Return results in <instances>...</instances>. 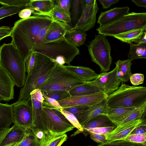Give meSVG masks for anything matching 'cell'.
<instances>
[{"mask_svg": "<svg viewBox=\"0 0 146 146\" xmlns=\"http://www.w3.org/2000/svg\"><path fill=\"white\" fill-rule=\"evenodd\" d=\"M53 20L47 16L34 15L15 23L10 35L11 43L24 60L35 46L42 42Z\"/></svg>", "mask_w": 146, "mask_h": 146, "instance_id": "6da1fadb", "label": "cell"}, {"mask_svg": "<svg viewBox=\"0 0 146 146\" xmlns=\"http://www.w3.org/2000/svg\"><path fill=\"white\" fill-rule=\"evenodd\" d=\"M55 63L46 56L36 52L35 63L28 73L25 84L21 90L18 101L27 100L33 91L38 89L44 83Z\"/></svg>", "mask_w": 146, "mask_h": 146, "instance_id": "7a4b0ae2", "label": "cell"}, {"mask_svg": "<svg viewBox=\"0 0 146 146\" xmlns=\"http://www.w3.org/2000/svg\"><path fill=\"white\" fill-rule=\"evenodd\" d=\"M0 64L10 75L15 86L22 87L27 77L25 60L12 43H4L0 47Z\"/></svg>", "mask_w": 146, "mask_h": 146, "instance_id": "3957f363", "label": "cell"}, {"mask_svg": "<svg viewBox=\"0 0 146 146\" xmlns=\"http://www.w3.org/2000/svg\"><path fill=\"white\" fill-rule=\"evenodd\" d=\"M33 51L40 53L60 65H69L76 56L80 54L79 49L68 42L66 37L47 43L37 44Z\"/></svg>", "mask_w": 146, "mask_h": 146, "instance_id": "277c9868", "label": "cell"}, {"mask_svg": "<svg viewBox=\"0 0 146 146\" xmlns=\"http://www.w3.org/2000/svg\"><path fill=\"white\" fill-rule=\"evenodd\" d=\"M146 103V88L122 84L107 98L108 108H137Z\"/></svg>", "mask_w": 146, "mask_h": 146, "instance_id": "5b68a950", "label": "cell"}, {"mask_svg": "<svg viewBox=\"0 0 146 146\" xmlns=\"http://www.w3.org/2000/svg\"><path fill=\"white\" fill-rule=\"evenodd\" d=\"M85 82L67 70L64 65L56 63L47 80L38 89L41 91L59 90L69 91Z\"/></svg>", "mask_w": 146, "mask_h": 146, "instance_id": "8992f818", "label": "cell"}, {"mask_svg": "<svg viewBox=\"0 0 146 146\" xmlns=\"http://www.w3.org/2000/svg\"><path fill=\"white\" fill-rule=\"evenodd\" d=\"M146 27V13L132 12L108 24L100 26L96 30L105 36L115 35L134 29Z\"/></svg>", "mask_w": 146, "mask_h": 146, "instance_id": "52a82bcc", "label": "cell"}, {"mask_svg": "<svg viewBox=\"0 0 146 146\" xmlns=\"http://www.w3.org/2000/svg\"><path fill=\"white\" fill-rule=\"evenodd\" d=\"M111 49L106 36L100 34L95 35L88 46L92 61L99 66L102 72L110 70L112 62Z\"/></svg>", "mask_w": 146, "mask_h": 146, "instance_id": "ba28073f", "label": "cell"}, {"mask_svg": "<svg viewBox=\"0 0 146 146\" xmlns=\"http://www.w3.org/2000/svg\"><path fill=\"white\" fill-rule=\"evenodd\" d=\"M42 115L44 126L52 135H62L75 128L68 121L61 118L50 108L42 106Z\"/></svg>", "mask_w": 146, "mask_h": 146, "instance_id": "9c48e42d", "label": "cell"}, {"mask_svg": "<svg viewBox=\"0 0 146 146\" xmlns=\"http://www.w3.org/2000/svg\"><path fill=\"white\" fill-rule=\"evenodd\" d=\"M11 105L13 122L25 129H31L33 113L30 98L26 101H17Z\"/></svg>", "mask_w": 146, "mask_h": 146, "instance_id": "30bf717a", "label": "cell"}, {"mask_svg": "<svg viewBox=\"0 0 146 146\" xmlns=\"http://www.w3.org/2000/svg\"><path fill=\"white\" fill-rule=\"evenodd\" d=\"M31 100L33 113V126L31 130L35 134L39 131L46 133L48 131L44 125L42 115V104L44 98L38 89L33 91L29 98Z\"/></svg>", "mask_w": 146, "mask_h": 146, "instance_id": "8fae6325", "label": "cell"}, {"mask_svg": "<svg viewBox=\"0 0 146 146\" xmlns=\"http://www.w3.org/2000/svg\"><path fill=\"white\" fill-rule=\"evenodd\" d=\"M82 9L81 17L78 21L73 27L69 30H81L87 31L93 28L96 21V15L99 8L97 1L92 5L85 3L82 0Z\"/></svg>", "mask_w": 146, "mask_h": 146, "instance_id": "7c38bea8", "label": "cell"}, {"mask_svg": "<svg viewBox=\"0 0 146 146\" xmlns=\"http://www.w3.org/2000/svg\"><path fill=\"white\" fill-rule=\"evenodd\" d=\"M117 67L116 66L112 71L102 72L92 80L104 93L109 95L118 89L121 82L117 76Z\"/></svg>", "mask_w": 146, "mask_h": 146, "instance_id": "4fadbf2b", "label": "cell"}, {"mask_svg": "<svg viewBox=\"0 0 146 146\" xmlns=\"http://www.w3.org/2000/svg\"><path fill=\"white\" fill-rule=\"evenodd\" d=\"M108 96L101 92L89 95L72 96L58 102L63 108L75 106L91 107L101 102Z\"/></svg>", "mask_w": 146, "mask_h": 146, "instance_id": "5bb4252c", "label": "cell"}, {"mask_svg": "<svg viewBox=\"0 0 146 146\" xmlns=\"http://www.w3.org/2000/svg\"><path fill=\"white\" fill-rule=\"evenodd\" d=\"M15 83L5 68L0 64V96L4 101L14 98Z\"/></svg>", "mask_w": 146, "mask_h": 146, "instance_id": "9a60e30c", "label": "cell"}, {"mask_svg": "<svg viewBox=\"0 0 146 146\" xmlns=\"http://www.w3.org/2000/svg\"><path fill=\"white\" fill-rule=\"evenodd\" d=\"M70 28L68 24L53 20L41 42L47 43L61 39L65 36Z\"/></svg>", "mask_w": 146, "mask_h": 146, "instance_id": "2e32d148", "label": "cell"}, {"mask_svg": "<svg viewBox=\"0 0 146 146\" xmlns=\"http://www.w3.org/2000/svg\"><path fill=\"white\" fill-rule=\"evenodd\" d=\"M129 8L127 6L115 7L104 12H102L97 23L102 26L113 22L129 13Z\"/></svg>", "mask_w": 146, "mask_h": 146, "instance_id": "e0dca14e", "label": "cell"}, {"mask_svg": "<svg viewBox=\"0 0 146 146\" xmlns=\"http://www.w3.org/2000/svg\"><path fill=\"white\" fill-rule=\"evenodd\" d=\"M107 98L101 102L90 107L82 115L78 121L83 126L89 121L100 114H106L108 108Z\"/></svg>", "mask_w": 146, "mask_h": 146, "instance_id": "ac0fdd59", "label": "cell"}, {"mask_svg": "<svg viewBox=\"0 0 146 146\" xmlns=\"http://www.w3.org/2000/svg\"><path fill=\"white\" fill-rule=\"evenodd\" d=\"M28 129L14 124L0 142V146L21 143L27 136Z\"/></svg>", "mask_w": 146, "mask_h": 146, "instance_id": "d6986e66", "label": "cell"}, {"mask_svg": "<svg viewBox=\"0 0 146 146\" xmlns=\"http://www.w3.org/2000/svg\"><path fill=\"white\" fill-rule=\"evenodd\" d=\"M54 1L52 0H30L25 6L34 11V15L45 16L49 13L55 6Z\"/></svg>", "mask_w": 146, "mask_h": 146, "instance_id": "ffe728a7", "label": "cell"}, {"mask_svg": "<svg viewBox=\"0 0 146 146\" xmlns=\"http://www.w3.org/2000/svg\"><path fill=\"white\" fill-rule=\"evenodd\" d=\"M69 92L71 97L89 95L104 92L102 90L93 80L85 82L69 91Z\"/></svg>", "mask_w": 146, "mask_h": 146, "instance_id": "44dd1931", "label": "cell"}, {"mask_svg": "<svg viewBox=\"0 0 146 146\" xmlns=\"http://www.w3.org/2000/svg\"><path fill=\"white\" fill-rule=\"evenodd\" d=\"M137 108H108L106 115L117 126L122 122Z\"/></svg>", "mask_w": 146, "mask_h": 146, "instance_id": "7402d4cb", "label": "cell"}, {"mask_svg": "<svg viewBox=\"0 0 146 146\" xmlns=\"http://www.w3.org/2000/svg\"><path fill=\"white\" fill-rule=\"evenodd\" d=\"M113 126H116L110 120L106 114H100L83 126V130L81 133L86 136L89 130L99 127Z\"/></svg>", "mask_w": 146, "mask_h": 146, "instance_id": "603a6c76", "label": "cell"}, {"mask_svg": "<svg viewBox=\"0 0 146 146\" xmlns=\"http://www.w3.org/2000/svg\"><path fill=\"white\" fill-rule=\"evenodd\" d=\"M68 70L75 74L85 82L94 80L98 74L91 68L83 66L64 65Z\"/></svg>", "mask_w": 146, "mask_h": 146, "instance_id": "cb8c5ba5", "label": "cell"}, {"mask_svg": "<svg viewBox=\"0 0 146 146\" xmlns=\"http://www.w3.org/2000/svg\"><path fill=\"white\" fill-rule=\"evenodd\" d=\"M145 121V120L142 118L131 123L116 133L109 135L106 143L125 139L135 128Z\"/></svg>", "mask_w": 146, "mask_h": 146, "instance_id": "d4e9b609", "label": "cell"}, {"mask_svg": "<svg viewBox=\"0 0 146 146\" xmlns=\"http://www.w3.org/2000/svg\"><path fill=\"white\" fill-rule=\"evenodd\" d=\"M146 110V103L137 108L122 122L117 126L109 135L116 133L131 123L141 118Z\"/></svg>", "mask_w": 146, "mask_h": 146, "instance_id": "484cf974", "label": "cell"}, {"mask_svg": "<svg viewBox=\"0 0 146 146\" xmlns=\"http://www.w3.org/2000/svg\"><path fill=\"white\" fill-rule=\"evenodd\" d=\"M146 31V27H144L118 34L113 37L123 42L128 44L132 43V42L137 43Z\"/></svg>", "mask_w": 146, "mask_h": 146, "instance_id": "4316f807", "label": "cell"}, {"mask_svg": "<svg viewBox=\"0 0 146 146\" xmlns=\"http://www.w3.org/2000/svg\"><path fill=\"white\" fill-rule=\"evenodd\" d=\"M132 61L128 58L124 60H119L115 62L117 67V75L121 82H127L129 80L131 74Z\"/></svg>", "mask_w": 146, "mask_h": 146, "instance_id": "83f0119b", "label": "cell"}, {"mask_svg": "<svg viewBox=\"0 0 146 146\" xmlns=\"http://www.w3.org/2000/svg\"><path fill=\"white\" fill-rule=\"evenodd\" d=\"M12 123L11 104L0 103V128H9Z\"/></svg>", "mask_w": 146, "mask_h": 146, "instance_id": "f1b7e54d", "label": "cell"}, {"mask_svg": "<svg viewBox=\"0 0 146 146\" xmlns=\"http://www.w3.org/2000/svg\"><path fill=\"white\" fill-rule=\"evenodd\" d=\"M67 139V136L66 134L54 135L49 132L44 133L43 137L40 140V146H61Z\"/></svg>", "mask_w": 146, "mask_h": 146, "instance_id": "f546056e", "label": "cell"}, {"mask_svg": "<svg viewBox=\"0 0 146 146\" xmlns=\"http://www.w3.org/2000/svg\"><path fill=\"white\" fill-rule=\"evenodd\" d=\"M66 35V40L77 47L84 44L87 36L86 32L81 30H68Z\"/></svg>", "mask_w": 146, "mask_h": 146, "instance_id": "4dcf8cb0", "label": "cell"}, {"mask_svg": "<svg viewBox=\"0 0 146 146\" xmlns=\"http://www.w3.org/2000/svg\"><path fill=\"white\" fill-rule=\"evenodd\" d=\"M130 47L128 55L129 59L133 60L146 58V42L134 44L130 43Z\"/></svg>", "mask_w": 146, "mask_h": 146, "instance_id": "1f68e13d", "label": "cell"}, {"mask_svg": "<svg viewBox=\"0 0 146 146\" xmlns=\"http://www.w3.org/2000/svg\"><path fill=\"white\" fill-rule=\"evenodd\" d=\"M70 9L72 28L75 25L81 17L82 9V0H72Z\"/></svg>", "mask_w": 146, "mask_h": 146, "instance_id": "d6a6232c", "label": "cell"}, {"mask_svg": "<svg viewBox=\"0 0 146 146\" xmlns=\"http://www.w3.org/2000/svg\"><path fill=\"white\" fill-rule=\"evenodd\" d=\"M45 16L51 18L53 20L68 24L71 22L70 16L65 13L55 5L53 9Z\"/></svg>", "mask_w": 146, "mask_h": 146, "instance_id": "836d02e7", "label": "cell"}, {"mask_svg": "<svg viewBox=\"0 0 146 146\" xmlns=\"http://www.w3.org/2000/svg\"><path fill=\"white\" fill-rule=\"evenodd\" d=\"M59 110L65 116L66 119L77 130L72 134L71 136L75 135L81 133L83 130L82 126L80 124L76 116L70 112L67 111L62 108Z\"/></svg>", "mask_w": 146, "mask_h": 146, "instance_id": "e575fe53", "label": "cell"}, {"mask_svg": "<svg viewBox=\"0 0 146 146\" xmlns=\"http://www.w3.org/2000/svg\"><path fill=\"white\" fill-rule=\"evenodd\" d=\"M48 97L57 101L68 99L71 97L68 91L65 90L41 91Z\"/></svg>", "mask_w": 146, "mask_h": 146, "instance_id": "d590c367", "label": "cell"}, {"mask_svg": "<svg viewBox=\"0 0 146 146\" xmlns=\"http://www.w3.org/2000/svg\"><path fill=\"white\" fill-rule=\"evenodd\" d=\"M26 8V6L20 7L3 5V6L0 8V19L19 13L21 10Z\"/></svg>", "mask_w": 146, "mask_h": 146, "instance_id": "8d00e7d4", "label": "cell"}, {"mask_svg": "<svg viewBox=\"0 0 146 146\" xmlns=\"http://www.w3.org/2000/svg\"><path fill=\"white\" fill-rule=\"evenodd\" d=\"M98 146H146V144L133 143L124 139L114 140L100 144Z\"/></svg>", "mask_w": 146, "mask_h": 146, "instance_id": "74e56055", "label": "cell"}, {"mask_svg": "<svg viewBox=\"0 0 146 146\" xmlns=\"http://www.w3.org/2000/svg\"><path fill=\"white\" fill-rule=\"evenodd\" d=\"M36 60V52L31 51L25 58V66L26 72H29L33 67Z\"/></svg>", "mask_w": 146, "mask_h": 146, "instance_id": "f35d334b", "label": "cell"}, {"mask_svg": "<svg viewBox=\"0 0 146 146\" xmlns=\"http://www.w3.org/2000/svg\"><path fill=\"white\" fill-rule=\"evenodd\" d=\"M42 93L44 98L42 106L52 109H56L58 110L62 108V107L60 106L58 101L54 99L48 97L42 92Z\"/></svg>", "mask_w": 146, "mask_h": 146, "instance_id": "ab89813d", "label": "cell"}, {"mask_svg": "<svg viewBox=\"0 0 146 146\" xmlns=\"http://www.w3.org/2000/svg\"><path fill=\"white\" fill-rule=\"evenodd\" d=\"M90 107L75 106L63 108L74 115L78 120L83 114Z\"/></svg>", "mask_w": 146, "mask_h": 146, "instance_id": "60d3db41", "label": "cell"}, {"mask_svg": "<svg viewBox=\"0 0 146 146\" xmlns=\"http://www.w3.org/2000/svg\"><path fill=\"white\" fill-rule=\"evenodd\" d=\"M72 0H57L55 5L63 11L70 16V10Z\"/></svg>", "mask_w": 146, "mask_h": 146, "instance_id": "b9f144b4", "label": "cell"}, {"mask_svg": "<svg viewBox=\"0 0 146 146\" xmlns=\"http://www.w3.org/2000/svg\"><path fill=\"white\" fill-rule=\"evenodd\" d=\"M29 0H0V4L9 6L18 7L25 6Z\"/></svg>", "mask_w": 146, "mask_h": 146, "instance_id": "7bdbcfd3", "label": "cell"}, {"mask_svg": "<svg viewBox=\"0 0 146 146\" xmlns=\"http://www.w3.org/2000/svg\"><path fill=\"white\" fill-rule=\"evenodd\" d=\"M116 126L108 127H99L89 130L87 132V135L89 133L92 132L95 133L105 135L108 139L109 134L113 130Z\"/></svg>", "mask_w": 146, "mask_h": 146, "instance_id": "ee69618b", "label": "cell"}, {"mask_svg": "<svg viewBox=\"0 0 146 146\" xmlns=\"http://www.w3.org/2000/svg\"><path fill=\"white\" fill-rule=\"evenodd\" d=\"M123 139L133 143L146 144V134L130 135Z\"/></svg>", "mask_w": 146, "mask_h": 146, "instance_id": "f6af8a7d", "label": "cell"}, {"mask_svg": "<svg viewBox=\"0 0 146 146\" xmlns=\"http://www.w3.org/2000/svg\"><path fill=\"white\" fill-rule=\"evenodd\" d=\"M129 80L131 84L134 86H137L143 84L144 80V75L141 73L131 74Z\"/></svg>", "mask_w": 146, "mask_h": 146, "instance_id": "bcb514c9", "label": "cell"}, {"mask_svg": "<svg viewBox=\"0 0 146 146\" xmlns=\"http://www.w3.org/2000/svg\"><path fill=\"white\" fill-rule=\"evenodd\" d=\"M91 138L98 143L103 144L106 142L107 138L104 134L95 133L92 132L89 133Z\"/></svg>", "mask_w": 146, "mask_h": 146, "instance_id": "7dc6e473", "label": "cell"}, {"mask_svg": "<svg viewBox=\"0 0 146 146\" xmlns=\"http://www.w3.org/2000/svg\"><path fill=\"white\" fill-rule=\"evenodd\" d=\"M12 28L7 26L0 27V41L3 38L10 36Z\"/></svg>", "mask_w": 146, "mask_h": 146, "instance_id": "c3c4849f", "label": "cell"}, {"mask_svg": "<svg viewBox=\"0 0 146 146\" xmlns=\"http://www.w3.org/2000/svg\"><path fill=\"white\" fill-rule=\"evenodd\" d=\"M141 134H146V121L135 128L130 135Z\"/></svg>", "mask_w": 146, "mask_h": 146, "instance_id": "681fc988", "label": "cell"}, {"mask_svg": "<svg viewBox=\"0 0 146 146\" xmlns=\"http://www.w3.org/2000/svg\"><path fill=\"white\" fill-rule=\"evenodd\" d=\"M34 12L33 10L29 8H26L21 10L19 13V17L22 19H25L31 17Z\"/></svg>", "mask_w": 146, "mask_h": 146, "instance_id": "f907efd6", "label": "cell"}, {"mask_svg": "<svg viewBox=\"0 0 146 146\" xmlns=\"http://www.w3.org/2000/svg\"><path fill=\"white\" fill-rule=\"evenodd\" d=\"M101 4L102 8L106 9L110 8L112 5L117 3L119 0H98Z\"/></svg>", "mask_w": 146, "mask_h": 146, "instance_id": "816d5d0a", "label": "cell"}, {"mask_svg": "<svg viewBox=\"0 0 146 146\" xmlns=\"http://www.w3.org/2000/svg\"><path fill=\"white\" fill-rule=\"evenodd\" d=\"M35 135L34 134L31 129H28L27 136L23 141L17 146H24Z\"/></svg>", "mask_w": 146, "mask_h": 146, "instance_id": "f5cc1de1", "label": "cell"}, {"mask_svg": "<svg viewBox=\"0 0 146 146\" xmlns=\"http://www.w3.org/2000/svg\"><path fill=\"white\" fill-rule=\"evenodd\" d=\"M40 140L35 135L24 146H40Z\"/></svg>", "mask_w": 146, "mask_h": 146, "instance_id": "db71d44e", "label": "cell"}, {"mask_svg": "<svg viewBox=\"0 0 146 146\" xmlns=\"http://www.w3.org/2000/svg\"><path fill=\"white\" fill-rule=\"evenodd\" d=\"M131 1L138 7L146 8V0H132Z\"/></svg>", "mask_w": 146, "mask_h": 146, "instance_id": "11a10c76", "label": "cell"}, {"mask_svg": "<svg viewBox=\"0 0 146 146\" xmlns=\"http://www.w3.org/2000/svg\"><path fill=\"white\" fill-rule=\"evenodd\" d=\"M10 129V128L9 129L0 128V143Z\"/></svg>", "mask_w": 146, "mask_h": 146, "instance_id": "9f6ffc18", "label": "cell"}, {"mask_svg": "<svg viewBox=\"0 0 146 146\" xmlns=\"http://www.w3.org/2000/svg\"><path fill=\"white\" fill-rule=\"evenodd\" d=\"M145 31L141 38L137 41L136 43L140 44L146 42V32Z\"/></svg>", "mask_w": 146, "mask_h": 146, "instance_id": "6f0895ef", "label": "cell"}, {"mask_svg": "<svg viewBox=\"0 0 146 146\" xmlns=\"http://www.w3.org/2000/svg\"><path fill=\"white\" fill-rule=\"evenodd\" d=\"M44 133L42 131H37L34 134L38 139L40 140L43 137Z\"/></svg>", "mask_w": 146, "mask_h": 146, "instance_id": "680465c9", "label": "cell"}, {"mask_svg": "<svg viewBox=\"0 0 146 146\" xmlns=\"http://www.w3.org/2000/svg\"><path fill=\"white\" fill-rule=\"evenodd\" d=\"M20 143H15L4 146H17Z\"/></svg>", "mask_w": 146, "mask_h": 146, "instance_id": "91938a15", "label": "cell"}, {"mask_svg": "<svg viewBox=\"0 0 146 146\" xmlns=\"http://www.w3.org/2000/svg\"><path fill=\"white\" fill-rule=\"evenodd\" d=\"M3 100L2 98H1V97L0 96V102H1Z\"/></svg>", "mask_w": 146, "mask_h": 146, "instance_id": "94428289", "label": "cell"}, {"mask_svg": "<svg viewBox=\"0 0 146 146\" xmlns=\"http://www.w3.org/2000/svg\"><path fill=\"white\" fill-rule=\"evenodd\" d=\"M93 146L88 145V146Z\"/></svg>", "mask_w": 146, "mask_h": 146, "instance_id": "6125c7cd", "label": "cell"}]
</instances>
